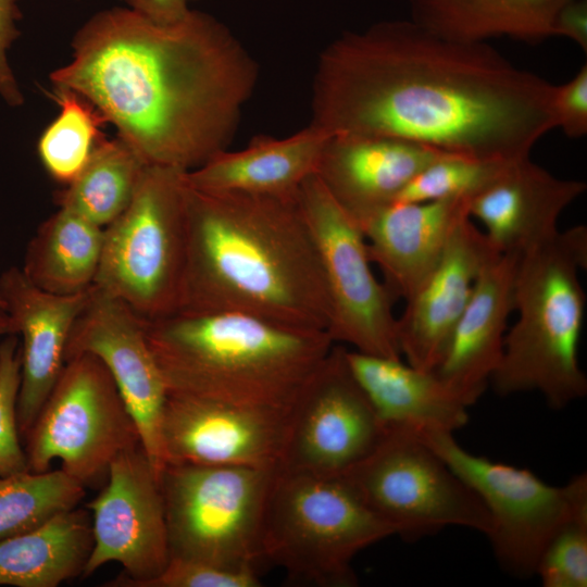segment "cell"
<instances>
[{
	"label": "cell",
	"instance_id": "obj_21",
	"mask_svg": "<svg viewBox=\"0 0 587 587\" xmlns=\"http://www.w3.org/2000/svg\"><path fill=\"white\" fill-rule=\"evenodd\" d=\"M519 254H500L479 273L472 296L433 372L471 405L487 388L502 352Z\"/></svg>",
	"mask_w": 587,
	"mask_h": 587
},
{
	"label": "cell",
	"instance_id": "obj_13",
	"mask_svg": "<svg viewBox=\"0 0 587 587\" xmlns=\"http://www.w3.org/2000/svg\"><path fill=\"white\" fill-rule=\"evenodd\" d=\"M384 430L346 348L335 344L290 405L278 469L341 475L373 450Z\"/></svg>",
	"mask_w": 587,
	"mask_h": 587
},
{
	"label": "cell",
	"instance_id": "obj_19",
	"mask_svg": "<svg viewBox=\"0 0 587 587\" xmlns=\"http://www.w3.org/2000/svg\"><path fill=\"white\" fill-rule=\"evenodd\" d=\"M444 151L390 137L332 134L316 175L361 227L392 204L404 187Z\"/></svg>",
	"mask_w": 587,
	"mask_h": 587
},
{
	"label": "cell",
	"instance_id": "obj_25",
	"mask_svg": "<svg viewBox=\"0 0 587 587\" xmlns=\"http://www.w3.org/2000/svg\"><path fill=\"white\" fill-rule=\"evenodd\" d=\"M569 0H410L411 20L460 42L510 37L538 43L553 36V21Z\"/></svg>",
	"mask_w": 587,
	"mask_h": 587
},
{
	"label": "cell",
	"instance_id": "obj_5",
	"mask_svg": "<svg viewBox=\"0 0 587 587\" xmlns=\"http://www.w3.org/2000/svg\"><path fill=\"white\" fill-rule=\"evenodd\" d=\"M587 266V228L578 225L520 257L515 323L504 336L500 363L490 378L500 396L538 391L558 410L587 394L578 362L586 297L579 271Z\"/></svg>",
	"mask_w": 587,
	"mask_h": 587
},
{
	"label": "cell",
	"instance_id": "obj_31",
	"mask_svg": "<svg viewBox=\"0 0 587 587\" xmlns=\"http://www.w3.org/2000/svg\"><path fill=\"white\" fill-rule=\"evenodd\" d=\"M508 163L445 152L425 166L404 187L395 202L442 199L470 201L490 184Z\"/></svg>",
	"mask_w": 587,
	"mask_h": 587
},
{
	"label": "cell",
	"instance_id": "obj_18",
	"mask_svg": "<svg viewBox=\"0 0 587 587\" xmlns=\"http://www.w3.org/2000/svg\"><path fill=\"white\" fill-rule=\"evenodd\" d=\"M93 285L72 295L40 289L11 266L0 275V300L22 336L17 427L25 439L63 365L71 329L88 303Z\"/></svg>",
	"mask_w": 587,
	"mask_h": 587
},
{
	"label": "cell",
	"instance_id": "obj_15",
	"mask_svg": "<svg viewBox=\"0 0 587 587\" xmlns=\"http://www.w3.org/2000/svg\"><path fill=\"white\" fill-rule=\"evenodd\" d=\"M83 352L95 354L110 372L160 476L167 387L147 341L143 320L124 301L93 285L88 303L71 329L64 362Z\"/></svg>",
	"mask_w": 587,
	"mask_h": 587
},
{
	"label": "cell",
	"instance_id": "obj_8",
	"mask_svg": "<svg viewBox=\"0 0 587 587\" xmlns=\"http://www.w3.org/2000/svg\"><path fill=\"white\" fill-rule=\"evenodd\" d=\"M276 469L165 464L160 486L170 558L257 569Z\"/></svg>",
	"mask_w": 587,
	"mask_h": 587
},
{
	"label": "cell",
	"instance_id": "obj_23",
	"mask_svg": "<svg viewBox=\"0 0 587 587\" xmlns=\"http://www.w3.org/2000/svg\"><path fill=\"white\" fill-rule=\"evenodd\" d=\"M346 359L384 428L453 433L467 423L471 404L433 371L348 349Z\"/></svg>",
	"mask_w": 587,
	"mask_h": 587
},
{
	"label": "cell",
	"instance_id": "obj_1",
	"mask_svg": "<svg viewBox=\"0 0 587 587\" xmlns=\"http://www.w3.org/2000/svg\"><path fill=\"white\" fill-rule=\"evenodd\" d=\"M554 90L488 42L449 40L411 18L383 21L321 53L310 124L510 162L557 128Z\"/></svg>",
	"mask_w": 587,
	"mask_h": 587
},
{
	"label": "cell",
	"instance_id": "obj_26",
	"mask_svg": "<svg viewBox=\"0 0 587 587\" xmlns=\"http://www.w3.org/2000/svg\"><path fill=\"white\" fill-rule=\"evenodd\" d=\"M92 546L90 512L63 511L0 541V586L57 587L83 574Z\"/></svg>",
	"mask_w": 587,
	"mask_h": 587
},
{
	"label": "cell",
	"instance_id": "obj_27",
	"mask_svg": "<svg viewBox=\"0 0 587 587\" xmlns=\"http://www.w3.org/2000/svg\"><path fill=\"white\" fill-rule=\"evenodd\" d=\"M104 228L67 209L46 220L29 240L21 270L42 290L72 295L95 283Z\"/></svg>",
	"mask_w": 587,
	"mask_h": 587
},
{
	"label": "cell",
	"instance_id": "obj_40",
	"mask_svg": "<svg viewBox=\"0 0 587 587\" xmlns=\"http://www.w3.org/2000/svg\"><path fill=\"white\" fill-rule=\"evenodd\" d=\"M0 307L4 309L3 303L1 302V300H0Z\"/></svg>",
	"mask_w": 587,
	"mask_h": 587
},
{
	"label": "cell",
	"instance_id": "obj_7",
	"mask_svg": "<svg viewBox=\"0 0 587 587\" xmlns=\"http://www.w3.org/2000/svg\"><path fill=\"white\" fill-rule=\"evenodd\" d=\"M186 172L146 165L129 204L104 228L93 285L143 321L178 308L187 240Z\"/></svg>",
	"mask_w": 587,
	"mask_h": 587
},
{
	"label": "cell",
	"instance_id": "obj_41",
	"mask_svg": "<svg viewBox=\"0 0 587 587\" xmlns=\"http://www.w3.org/2000/svg\"><path fill=\"white\" fill-rule=\"evenodd\" d=\"M185 1L187 2L188 0H185Z\"/></svg>",
	"mask_w": 587,
	"mask_h": 587
},
{
	"label": "cell",
	"instance_id": "obj_36",
	"mask_svg": "<svg viewBox=\"0 0 587 587\" xmlns=\"http://www.w3.org/2000/svg\"><path fill=\"white\" fill-rule=\"evenodd\" d=\"M20 0H0V97L10 107L24 102L23 92L8 60V52L21 35L17 22L22 17Z\"/></svg>",
	"mask_w": 587,
	"mask_h": 587
},
{
	"label": "cell",
	"instance_id": "obj_9",
	"mask_svg": "<svg viewBox=\"0 0 587 587\" xmlns=\"http://www.w3.org/2000/svg\"><path fill=\"white\" fill-rule=\"evenodd\" d=\"M24 440L29 472L49 471L57 459L85 488L102 487L113 460L141 445L110 372L88 352L65 360Z\"/></svg>",
	"mask_w": 587,
	"mask_h": 587
},
{
	"label": "cell",
	"instance_id": "obj_10",
	"mask_svg": "<svg viewBox=\"0 0 587 587\" xmlns=\"http://www.w3.org/2000/svg\"><path fill=\"white\" fill-rule=\"evenodd\" d=\"M365 507L407 540L461 526L485 535L489 514L474 490L414 432L385 428L340 475Z\"/></svg>",
	"mask_w": 587,
	"mask_h": 587
},
{
	"label": "cell",
	"instance_id": "obj_11",
	"mask_svg": "<svg viewBox=\"0 0 587 587\" xmlns=\"http://www.w3.org/2000/svg\"><path fill=\"white\" fill-rule=\"evenodd\" d=\"M416 435L480 498L490 517L486 536L494 555L513 577L534 576L539 558L557 530L587 510L585 473L563 486H552L526 469L469 452L453 438V433Z\"/></svg>",
	"mask_w": 587,
	"mask_h": 587
},
{
	"label": "cell",
	"instance_id": "obj_35",
	"mask_svg": "<svg viewBox=\"0 0 587 587\" xmlns=\"http://www.w3.org/2000/svg\"><path fill=\"white\" fill-rule=\"evenodd\" d=\"M553 111L557 127L565 136L579 138L587 134V66L563 85L555 86Z\"/></svg>",
	"mask_w": 587,
	"mask_h": 587
},
{
	"label": "cell",
	"instance_id": "obj_29",
	"mask_svg": "<svg viewBox=\"0 0 587 587\" xmlns=\"http://www.w3.org/2000/svg\"><path fill=\"white\" fill-rule=\"evenodd\" d=\"M52 98L60 112L41 133L37 152L49 175L68 185L105 139L102 127L107 122L88 100L71 89L54 87Z\"/></svg>",
	"mask_w": 587,
	"mask_h": 587
},
{
	"label": "cell",
	"instance_id": "obj_32",
	"mask_svg": "<svg viewBox=\"0 0 587 587\" xmlns=\"http://www.w3.org/2000/svg\"><path fill=\"white\" fill-rule=\"evenodd\" d=\"M535 575L545 587L587 586V510L557 530L539 558Z\"/></svg>",
	"mask_w": 587,
	"mask_h": 587
},
{
	"label": "cell",
	"instance_id": "obj_39",
	"mask_svg": "<svg viewBox=\"0 0 587 587\" xmlns=\"http://www.w3.org/2000/svg\"><path fill=\"white\" fill-rule=\"evenodd\" d=\"M16 334L14 324L7 311L0 307V337Z\"/></svg>",
	"mask_w": 587,
	"mask_h": 587
},
{
	"label": "cell",
	"instance_id": "obj_17",
	"mask_svg": "<svg viewBox=\"0 0 587 587\" xmlns=\"http://www.w3.org/2000/svg\"><path fill=\"white\" fill-rule=\"evenodd\" d=\"M500 254L472 217L458 225L440 259L404 300L397 317L398 347L408 364L423 371L437 366L479 273Z\"/></svg>",
	"mask_w": 587,
	"mask_h": 587
},
{
	"label": "cell",
	"instance_id": "obj_2",
	"mask_svg": "<svg viewBox=\"0 0 587 587\" xmlns=\"http://www.w3.org/2000/svg\"><path fill=\"white\" fill-rule=\"evenodd\" d=\"M72 49L50 74L53 87L88 100L145 164L187 172L226 150L259 77L232 30L197 10L171 24L102 10Z\"/></svg>",
	"mask_w": 587,
	"mask_h": 587
},
{
	"label": "cell",
	"instance_id": "obj_34",
	"mask_svg": "<svg viewBox=\"0 0 587 587\" xmlns=\"http://www.w3.org/2000/svg\"><path fill=\"white\" fill-rule=\"evenodd\" d=\"M257 569H234L207 562L170 558L165 569L143 587H258Z\"/></svg>",
	"mask_w": 587,
	"mask_h": 587
},
{
	"label": "cell",
	"instance_id": "obj_4",
	"mask_svg": "<svg viewBox=\"0 0 587 587\" xmlns=\"http://www.w3.org/2000/svg\"><path fill=\"white\" fill-rule=\"evenodd\" d=\"M167 394L287 409L335 345L325 330L235 312L143 321Z\"/></svg>",
	"mask_w": 587,
	"mask_h": 587
},
{
	"label": "cell",
	"instance_id": "obj_24",
	"mask_svg": "<svg viewBox=\"0 0 587 587\" xmlns=\"http://www.w3.org/2000/svg\"><path fill=\"white\" fill-rule=\"evenodd\" d=\"M330 136L312 124L286 138L258 136L245 149L220 151L186 172V182L202 191L294 196L316 173Z\"/></svg>",
	"mask_w": 587,
	"mask_h": 587
},
{
	"label": "cell",
	"instance_id": "obj_6",
	"mask_svg": "<svg viewBox=\"0 0 587 587\" xmlns=\"http://www.w3.org/2000/svg\"><path fill=\"white\" fill-rule=\"evenodd\" d=\"M395 535L340 475L275 470L262 521L261 558L292 582L354 586L357 554Z\"/></svg>",
	"mask_w": 587,
	"mask_h": 587
},
{
	"label": "cell",
	"instance_id": "obj_37",
	"mask_svg": "<svg viewBox=\"0 0 587 587\" xmlns=\"http://www.w3.org/2000/svg\"><path fill=\"white\" fill-rule=\"evenodd\" d=\"M553 36H564L587 51V0H569L557 12Z\"/></svg>",
	"mask_w": 587,
	"mask_h": 587
},
{
	"label": "cell",
	"instance_id": "obj_14",
	"mask_svg": "<svg viewBox=\"0 0 587 587\" xmlns=\"http://www.w3.org/2000/svg\"><path fill=\"white\" fill-rule=\"evenodd\" d=\"M93 546L83 576L108 562L124 571L108 587H143L165 569L170 548L160 476L139 445L117 455L99 495L86 504Z\"/></svg>",
	"mask_w": 587,
	"mask_h": 587
},
{
	"label": "cell",
	"instance_id": "obj_3",
	"mask_svg": "<svg viewBox=\"0 0 587 587\" xmlns=\"http://www.w3.org/2000/svg\"><path fill=\"white\" fill-rule=\"evenodd\" d=\"M186 223L176 312L243 313L327 332L329 297L297 193L202 191L187 184Z\"/></svg>",
	"mask_w": 587,
	"mask_h": 587
},
{
	"label": "cell",
	"instance_id": "obj_20",
	"mask_svg": "<svg viewBox=\"0 0 587 587\" xmlns=\"http://www.w3.org/2000/svg\"><path fill=\"white\" fill-rule=\"evenodd\" d=\"M585 190L584 182L559 178L526 157L474 196L469 213L498 252L522 255L559 232L562 212Z\"/></svg>",
	"mask_w": 587,
	"mask_h": 587
},
{
	"label": "cell",
	"instance_id": "obj_22",
	"mask_svg": "<svg viewBox=\"0 0 587 587\" xmlns=\"http://www.w3.org/2000/svg\"><path fill=\"white\" fill-rule=\"evenodd\" d=\"M469 200L395 202L362 226L372 263L394 300H407L440 259L469 213Z\"/></svg>",
	"mask_w": 587,
	"mask_h": 587
},
{
	"label": "cell",
	"instance_id": "obj_12",
	"mask_svg": "<svg viewBox=\"0 0 587 587\" xmlns=\"http://www.w3.org/2000/svg\"><path fill=\"white\" fill-rule=\"evenodd\" d=\"M297 200L321 258L330 302L327 333L332 340L362 353L401 359L395 300L372 271L361 227L316 174L301 184Z\"/></svg>",
	"mask_w": 587,
	"mask_h": 587
},
{
	"label": "cell",
	"instance_id": "obj_33",
	"mask_svg": "<svg viewBox=\"0 0 587 587\" xmlns=\"http://www.w3.org/2000/svg\"><path fill=\"white\" fill-rule=\"evenodd\" d=\"M21 385V347L16 334L0 341V476L27 472L17 427Z\"/></svg>",
	"mask_w": 587,
	"mask_h": 587
},
{
	"label": "cell",
	"instance_id": "obj_38",
	"mask_svg": "<svg viewBox=\"0 0 587 587\" xmlns=\"http://www.w3.org/2000/svg\"><path fill=\"white\" fill-rule=\"evenodd\" d=\"M128 8L161 24L180 21L188 11L185 0H125Z\"/></svg>",
	"mask_w": 587,
	"mask_h": 587
},
{
	"label": "cell",
	"instance_id": "obj_30",
	"mask_svg": "<svg viewBox=\"0 0 587 587\" xmlns=\"http://www.w3.org/2000/svg\"><path fill=\"white\" fill-rule=\"evenodd\" d=\"M85 487L60 470L0 476V541L74 509Z\"/></svg>",
	"mask_w": 587,
	"mask_h": 587
},
{
	"label": "cell",
	"instance_id": "obj_16",
	"mask_svg": "<svg viewBox=\"0 0 587 587\" xmlns=\"http://www.w3.org/2000/svg\"><path fill=\"white\" fill-rule=\"evenodd\" d=\"M289 409L167 394L161 422L164 465L278 467Z\"/></svg>",
	"mask_w": 587,
	"mask_h": 587
},
{
	"label": "cell",
	"instance_id": "obj_28",
	"mask_svg": "<svg viewBox=\"0 0 587 587\" xmlns=\"http://www.w3.org/2000/svg\"><path fill=\"white\" fill-rule=\"evenodd\" d=\"M146 165L121 138H105L76 178L58 192V204L105 228L129 204Z\"/></svg>",
	"mask_w": 587,
	"mask_h": 587
}]
</instances>
